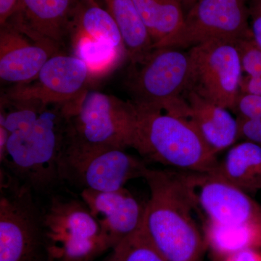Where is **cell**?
I'll return each mask as SVG.
<instances>
[{"label":"cell","mask_w":261,"mask_h":261,"mask_svg":"<svg viewBox=\"0 0 261 261\" xmlns=\"http://www.w3.org/2000/svg\"><path fill=\"white\" fill-rule=\"evenodd\" d=\"M87 65L80 58L54 55L42 67L35 80L9 89V99H36L46 105L63 104L73 100L87 90L90 83Z\"/></svg>","instance_id":"11"},{"label":"cell","mask_w":261,"mask_h":261,"mask_svg":"<svg viewBox=\"0 0 261 261\" xmlns=\"http://www.w3.org/2000/svg\"><path fill=\"white\" fill-rule=\"evenodd\" d=\"M134 3L153 42V49L162 47L185 20L180 0H134Z\"/></svg>","instance_id":"20"},{"label":"cell","mask_w":261,"mask_h":261,"mask_svg":"<svg viewBox=\"0 0 261 261\" xmlns=\"http://www.w3.org/2000/svg\"><path fill=\"white\" fill-rule=\"evenodd\" d=\"M187 117L216 155L238 143L236 117L229 110L207 100L192 91L185 94Z\"/></svg>","instance_id":"16"},{"label":"cell","mask_w":261,"mask_h":261,"mask_svg":"<svg viewBox=\"0 0 261 261\" xmlns=\"http://www.w3.org/2000/svg\"><path fill=\"white\" fill-rule=\"evenodd\" d=\"M243 77L241 92L261 97V48L252 37L237 42Z\"/></svg>","instance_id":"25"},{"label":"cell","mask_w":261,"mask_h":261,"mask_svg":"<svg viewBox=\"0 0 261 261\" xmlns=\"http://www.w3.org/2000/svg\"><path fill=\"white\" fill-rule=\"evenodd\" d=\"M197 1V0H180L183 6L184 5H185V6H190V8H191L192 5L195 4Z\"/></svg>","instance_id":"29"},{"label":"cell","mask_w":261,"mask_h":261,"mask_svg":"<svg viewBox=\"0 0 261 261\" xmlns=\"http://www.w3.org/2000/svg\"><path fill=\"white\" fill-rule=\"evenodd\" d=\"M18 0H0V25L6 23L14 13Z\"/></svg>","instance_id":"28"},{"label":"cell","mask_w":261,"mask_h":261,"mask_svg":"<svg viewBox=\"0 0 261 261\" xmlns=\"http://www.w3.org/2000/svg\"><path fill=\"white\" fill-rule=\"evenodd\" d=\"M58 49L31 39L9 24L0 29V78L15 85L35 80L46 62Z\"/></svg>","instance_id":"15"},{"label":"cell","mask_w":261,"mask_h":261,"mask_svg":"<svg viewBox=\"0 0 261 261\" xmlns=\"http://www.w3.org/2000/svg\"><path fill=\"white\" fill-rule=\"evenodd\" d=\"M127 86L135 102L154 105L184 116L185 94L190 86L191 61L189 51L173 47L154 48L132 65Z\"/></svg>","instance_id":"6"},{"label":"cell","mask_w":261,"mask_h":261,"mask_svg":"<svg viewBox=\"0 0 261 261\" xmlns=\"http://www.w3.org/2000/svg\"><path fill=\"white\" fill-rule=\"evenodd\" d=\"M46 261H48L47 260H46Z\"/></svg>","instance_id":"30"},{"label":"cell","mask_w":261,"mask_h":261,"mask_svg":"<svg viewBox=\"0 0 261 261\" xmlns=\"http://www.w3.org/2000/svg\"><path fill=\"white\" fill-rule=\"evenodd\" d=\"M71 31L82 33L126 53L116 21L95 0H77L70 22L69 32Z\"/></svg>","instance_id":"19"},{"label":"cell","mask_w":261,"mask_h":261,"mask_svg":"<svg viewBox=\"0 0 261 261\" xmlns=\"http://www.w3.org/2000/svg\"><path fill=\"white\" fill-rule=\"evenodd\" d=\"M132 102L136 112L135 149L142 157L186 172L214 170L218 156L188 118L154 105Z\"/></svg>","instance_id":"3"},{"label":"cell","mask_w":261,"mask_h":261,"mask_svg":"<svg viewBox=\"0 0 261 261\" xmlns=\"http://www.w3.org/2000/svg\"><path fill=\"white\" fill-rule=\"evenodd\" d=\"M231 113L238 121L240 140L261 147V97L241 92Z\"/></svg>","instance_id":"23"},{"label":"cell","mask_w":261,"mask_h":261,"mask_svg":"<svg viewBox=\"0 0 261 261\" xmlns=\"http://www.w3.org/2000/svg\"><path fill=\"white\" fill-rule=\"evenodd\" d=\"M114 19L132 65L142 61L153 49V42L134 0H95Z\"/></svg>","instance_id":"18"},{"label":"cell","mask_w":261,"mask_h":261,"mask_svg":"<svg viewBox=\"0 0 261 261\" xmlns=\"http://www.w3.org/2000/svg\"><path fill=\"white\" fill-rule=\"evenodd\" d=\"M253 195L261 191V147L242 141L230 147L210 173Z\"/></svg>","instance_id":"17"},{"label":"cell","mask_w":261,"mask_h":261,"mask_svg":"<svg viewBox=\"0 0 261 261\" xmlns=\"http://www.w3.org/2000/svg\"><path fill=\"white\" fill-rule=\"evenodd\" d=\"M207 248L214 256H224L249 249L261 250V224L220 226L202 219Z\"/></svg>","instance_id":"21"},{"label":"cell","mask_w":261,"mask_h":261,"mask_svg":"<svg viewBox=\"0 0 261 261\" xmlns=\"http://www.w3.org/2000/svg\"><path fill=\"white\" fill-rule=\"evenodd\" d=\"M212 256V261H261L260 249H249L224 256Z\"/></svg>","instance_id":"27"},{"label":"cell","mask_w":261,"mask_h":261,"mask_svg":"<svg viewBox=\"0 0 261 261\" xmlns=\"http://www.w3.org/2000/svg\"><path fill=\"white\" fill-rule=\"evenodd\" d=\"M247 7L252 37L261 48V0H250Z\"/></svg>","instance_id":"26"},{"label":"cell","mask_w":261,"mask_h":261,"mask_svg":"<svg viewBox=\"0 0 261 261\" xmlns=\"http://www.w3.org/2000/svg\"><path fill=\"white\" fill-rule=\"evenodd\" d=\"M143 178L149 190L143 224L149 240L168 261H204L208 248L197 219L192 172L148 168Z\"/></svg>","instance_id":"2"},{"label":"cell","mask_w":261,"mask_h":261,"mask_svg":"<svg viewBox=\"0 0 261 261\" xmlns=\"http://www.w3.org/2000/svg\"><path fill=\"white\" fill-rule=\"evenodd\" d=\"M103 261H168L154 246L143 226L111 249Z\"/></svg>","instance_id":"24"},{"label":"cell","mask_w":261,"mask_h":261,"mask_svg":"<svg viewBox=\"0 0 261 261\" xmlns=\"http://www.w3.org/2000/svg\"><path fill=\"white\" fill-rule=\"evenodd\" d=\"M69 37L73 56L87 65L91 81L107 76L128 57L125 51L118 50L82 33L71 31Z\"/></svg>","instance_id":"22"},{"label":"cell","mask_w":261,"mask_h":261,"mask_svg":"<svg viewBox=\"0 0 261 261\" xmlns=\"http://www.w3.org/2000/svg\"><path fill=\"white\" fill-rule=\"evenodd\" d=\"M76 1L18 0L14 13L6 23L31 39L59 50L61 43L69 36Z\"/></svg>","instance_id":"14"},{"label":"cell","mask_w":261,"mask_h":261,"mask_svg":"<svg viewBox=\"0 0 261 261\" xmlns=\"http://www.w3.org/2000/svg\"><path fill=\"white\" fill-rule=\"evenodd\" d=\"M250 37L245 0H197L181 28L161 47L190 49L211 41L238 42Z\"/></svg>","instance_id":"9"},{"label":"cell","mask_w":261,"mask_h":261,"mask_svg":"<svg viewBox=\"0 0 261 261\" xmlns=\"http://www.w3.org/2000/svg\"><path fill=\"white\" fill-rule=\"evenodd\" d=\"M33 190L0 169V261H37L44 250L42 214Z\"/></svg>","instance_id":"7"},{"label":"cell","mask_w":261,"mask_h":261,"mask_svg":"<svg viewBox=\"0 0 261 261\" xmlns=\"http://www.w3.org/2000/svg\"><path fill=\"white\" fill-rule=\"evenodd\" d=\"M63 104L25 103L10 108L0 118V125L8 132L1 167L34 192H49L63 181Z\"/></svg>","instance_id":"1"},{"label":"cell","mask_w":261,"mask_h":261,"mask_svg":"<svg viewBox=\"0 0 261 261\" xmlns=\"http://www.w3.org/2000/svg\"><path fill=\"white\" fill-rule=\"evenodd\" d=\"M48 261H92L111 250L84 201L54 196L42 213Z\"/></svg>","instance_id":"5"},{"label":"cell","mask_w":261,"mask_h":261,"mask_svg":"<svg viewBox=\"0 0 261 261\" xmlns=\"http://www.w3.org/2000/svg\"><path fill=\"white\" fill-rule=\"evenodd\" d=\"M63 108L64 159L100 149H135L136 112L132 101L87 89Z\"/></svg>","instance_id":"4"},{"label":"cell","mask_w":261,"mask_h":261,"mask_svg":"<svg viewBox=\"0 0 261 261\" xmlns=\"http://www.w3.org/2000/svg\"><path fill=\"white\" fill-rule=\"evenodd\" d=\"M81 199L100 226L111 250L143 226L145 203L125 187L111 192L82 190Z\"/></svg>","instance_id":"13"},{"label":"cell","mask_w":261,"mask_h":261,"mask_svg":"<svg viewBox=\"0 0 261 261\" xmlns=\"http://www.w3.org/2000/svg\"><path fill=\"white\" fill-rule=\"evenodd\" d=\"M147 169L145 161L126 149H100L65 158L63 178L83 190L116 191L132 180L143 178Z\"/></svg>","instance_id":"10"},{"label":"cell","mask_w":261,"mask_h":261,"mask_svg":"<svg viewBox=\"0 0 261 261\" xmlns=\"http://www.w3.org/2000/svg\"><path fill=\"white\" fill-rule=\"evenodd\" d=\"M202 219L220 226L261 224V204L252 196L210 173H192Z\"/></svg>","instance_id":"12"},{"label":"cell","mask_w":261,"mask_h":261,"mask_svg":"<svg viewBox=\"0 0 261 261\" xmlns=\"http://www.w3.org/2000/svg\"><path fill=\"white\" fill-rule=\"evenodd\" d=\"M190 86L200 97L232 111L241 93L243 72L237 42L214 40L189 49Z\"/></svg>","instance_id":"8"}]
</instances>
